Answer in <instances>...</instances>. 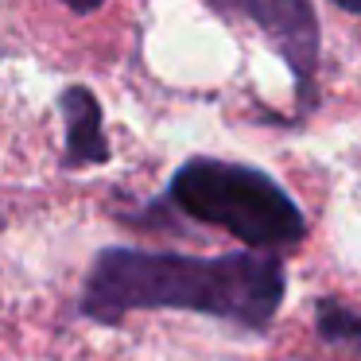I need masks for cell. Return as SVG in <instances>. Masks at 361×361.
Returning a JSON list of instances; mask_svg holds the SVG:
<instances>
[{"label":"cell","instance_id":"7a4b0ae2","mask_svg":"<svg viewBox=\"0 0 361 361\" xmlns=\"http://www.w3.org/2000/svg\"><path fill=\"white\" fill-rule=\"evenodd\" d=\"M175 210L202 226H218L249 249H291L307 237L295 198L260 167L226 159H187L167 187Z\"/></svg>","mask_w":361,"mask_h":361},{"label":"cell","instance_id":"5b68a950","mask_svg":"<svg viewBox=\"0 0 361 361\" xmlns=\"http://www.w3.org/2000/svg\"><path fill=\"white\" fill-rule=\"evenodd\" d=\"M314 330H319L322 342L350 345V350L361 357V314L353 311V307L322 295L319 303H314Z\"/></svg>","mask_w":361,"mask_h":361},{"label":"cell","instance_id":"8992f818","mask_svg":"<svg viewBox=\"0 0 361 361\" xmlns=\"http://www.w3.org/2000/svg\"><path fill=\"white\" fill-rule=\"evenodd\" d=\"M63 4H66L71 12H82V16H86V12H97V8H102L105 0H63Z\"/></svg>","mask_w":361,"mask_h":361},{"label":"cell","instance_id":"6da1fadb","mask_svg":"<svg viewBox=\"0 0 361 361\" xmlns=\"http://www.w3.org/2000/svg\"><path fill=\"white\" fill-rule=\"evenodd\" d=\"M288 291V268L276 252L241 249L190 257L164 249H102L82 280L78 314L117 326L133 311H195L249 330L276 319Z\"/></svg>","mask_w":361,"mask_h":361},{"label":"cell","instance_id":"52a82bcc","mask_svg":"<svg viewBox=\"0 0 361 361\" xmlns=\"http://www.w3.org/2000/svg\"><path fill=\"white\" fill-rule=\"evenodd\" d=\"M338 8H345V12H361V0H334Z\"/></svg>","mask_w":361,"mask_h":361},{"label":"cell","instance_id":"277c9868","mask_svg":"<svg viewBox=\"0 0 361 361\" xmlns=\"http://www.w3.org/2000/svg\"><path fill=\"white\" fill-rule=\"evenodd\" d=\"M63 121H66V152L63 164L66 167H90V164H105L109 159V140H105V125H102V105L86 86H71L63 94Z\"/></svg>","mask_w":361,"mask_h":361},{"label":"cell","instance_id":"3957f363","mask_svg":"<svg viewBox=\"0 0 361 361\" xmlns=\"http://www.w3.org/2000/svg\"><path fill=\"white\" fill-rule=\"evenodd\" d=\"M229 24L260 27L268 43L280 51V59L295 74L299 97L314 94V66H319V20L311 0H206Z\"/></svg>","mask_w":361,"mask_h":361}]
</instances>
